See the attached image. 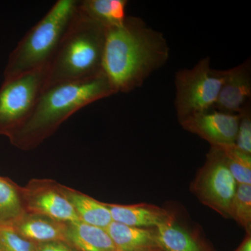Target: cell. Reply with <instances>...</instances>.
I'll use <instances>...</instances> for the list:
<instances>
[{"instance_id": "cell-1", "label": "cell", "mask_w": 251, "mask_h": 251, "mask_svg": "<svg viewBox=\"0 0 251 251\" xmlns=\"http://www.w3.org/2000/svg\"><path fill=\"white\" fill-rule=\"evenodd\" d=\"M169 57L166 38L142 18L128 16L106 29L102 72L116 94L139 88Z\"/></svg>"}, {"instance_id": "cell-2", "label": "cell", "mask_w": 251, "mask_h": 251, "mask_svg": "<svg viewBox=\"0 0 251 251\" xmlns=\"http://www.w3.org/2000/svg\"><path fill=\"white\" fill-rule=\"evenodd\" d=\"M115 94L103 72L85 80L51 86L41 92L27 120L8 138L19 150H34L74 113Z\"/></svg>"}, {"instance_id": "cell-3", "label": "cell", "mask_w": 251, "mask_h": 251, "mask_svg": "<svg viewBox=\"0 0 251 251\" xmlns=\"http://www.w3.org/2000/svg\"><path fill=\"white\" fill-rule=\"evenodd\" d=\"M106 29L79 6L57 52L46 67L44 90L61 82L85 80L101 74Z\"/></svg>"}, {"instance_id": "cell-4", "label": "cell", "mask_w": 251, "mask_h": 251, "mask_svg": "<svg viewBox=\"0 0 251 251\" xmlns=\"http://www.w3.org/2000/svg\"><path fill=\"white\" fill-rule=\"evenodd\" d=\"M77 0H58L10 54L4 80L44 69L53 58L79 9Z\"/></svg>"}, {"instance_id": "cell-5", "label": "cell", "mask_w": 251, "mask_h": 251, "mask_svg": "<svg viewBox=\"0 0 251 251\" xmlns=\"http://www.w3.org/2000/svg\"><path fill=\"white\" fill-rule=\"evenodd\" d=\"M224 78L225 70L213 69L208 57L191 69L176 72L175 107L179 122L214 108Z\"/></svg>"}, {"instance_id": "cell-6", "label": "cell", "mask_w": 251, "mask_h": 251, "mask_svg": "<svg viewBox=\"0 0 251 251\" xmlns=\"http://www.w3.org/2000/svg\"><path fill=\"white\" fill-rule=\"evenodd\" d=\"M46 69L4 80L0 87V135L9 138L29 116L44 90Z\"/></svg>"}, {"instance_id": "cell-7", "label": "cell", "mask_w": 251, "mask_h": 251, "mask_svg": "<svg viewBox=\"0 0 251 251\" xmlns=\"http://www.w3.org/2000/svg\"><path fill=\"white\" fill-rule=\"evenodd\" d=\"M237 185L221 153L211 147L190 189L203 204L229 219V206Z\"/></svg>"}, {"instance_id": "cell-8", "label": "cell", "mask_w": 251, "mask_h": 251, "mask_svg": "<svg viewBox=\"0 0 251 251\" xmlns=\"http://www.w3.org/2000/svg\"><path fill=\"white\" fill-rule=\"evenodd\" d=\"M26 212L49 216L64 223L80 221L62 192L60 184L52 179H33L23 187Z\"/></svg>"}, {"instance_id": "cell-9", "label": "cell", "mask_w": 251, "mask_h": 251, "mask_svg": "<svg viewBox=\"0 0 251 251\" xmlns=\"http://www.w3.org/2000/svg\"><path fill=\"white\" fill-rule=\"evenodd\" d=\"M240 115L213 108L179 121L185 130L201 137L211 146L235 144Z\"/></svg>"}, {"instance_id": "cell-10", "label": "cell", "mask_w": 251, "mask_h": 251, "mask_svg": "<svg viewBox=\"0 0 251 251\" xmlns=\"http://www.w3.org/2000/svg\"><path fill=\"white\" fill-rule=\"evenodd\" d=\"M251 59L225 70L224 83L214 109L231 114H240L251 105Z\"/></svg>"}, {"instance_id": "cell-11", "label": "cell", "mask_w": 251, "mask_h": 251, "mask_svg": "<svg viewBox=\"0 0 251 251\" xmlns=\"http://www.w3.org/2000/svg\"><path fill=\"white\" fill-rule=\"evenodd\" d=\"M115 222L144 228H156L175 216L166 209L148 203L122 205L105 203Z\"/></svg>"}, {"instance_id": "cell-12", "label": "cell", "mask_w": 251, "mask_h": 251, "mask_svg": "<svg viewBox=\"0 0 251 251\" xmlns=\"http://www.w3.org/2000/svg\"><path fill=\"white\" fill-rule=\"evenodd\" d=\"M11 227L23 237L33 242H66L67 223L49 216L26 212Z\"/></svg>"}, {"instance_id": "cell-13", "label": "cell", "mask_w": 251, "mask_h": 251, "mask_svg": "<svg viewBox=\"0 0 251 251\" xmlns=\"http://www.w3.org/2000/svg\"><path fill=\"white\" fill-rule=\"evenodd\" d=\"M66 242L77 251H117L106 229L80 221L67 223Z\"/></svg>"}, {"instance_id": "cell-14", "label": "cell", "mask_w": 251, "mask_h": 251, "mask_svg": "<svg viewBox=\"0 0 251 251\" xmlns=\"http://www.w3.org/2000/svg\"><path fill=\"white\" fill-rule=\"evenodd\" d=\"M157 243L162 251H211L197 234L172 220L156 227Z\"/></svg>"}, {"instance_id": "cell-15", "label": "cell", "mask_w": 251, "mask_h": 251, "mask_svg": "<svg viewBox=\"0 0 251 251\" xmlns=\"http://www.w3.org/2000/svg\"><path fill=\"white\" fill-rule=\"evenodd\" d=\"M105 229L117 251H140L158 248L156 228L133 227L112 221Z\"/></svg>"}, {"instance_id": "cell-16", "label": "cell", "mask_w": 251, "mask_h": 251, "mask_svg": "<svg viewBox=\"0 0 251 251\" xmlns=\"http://www.w3.org/2000/svg\"><path fill=\"white\" fill-rule=\"evenodd\" d=\"M60 188L82 222L105 229L113 221L105 202L64 185L60 184Z\"/></svg>"}, {"instance_id": "cell-17", "label": "cell", "mask_w": 251, "mask_h": 251, "mask_svg": "<svg viewBox=\"0 0 251 251\" xmlns=\"http://www.w3.org/2000/svg\"><path fill=\"white\" fill-rule=\"evenodd\" d=\"M127 0H82L80 9L107 28L120 25L126 18Z\"/></svg>"}, {"instance_id": "cell-18", "label": "cell", "mask_w": 251, "mask_h": 251, "mask_svg": "<svg viewBox=\"0 0 251 251\" xmlns=\"http://www.w3.org/2000/svg\"><path fill=\"white\" fill-rule=\"evenodd\" d=\"M26 213L23 187L0 176V226H11Z\"/></svg>"}, {"instance_id": "cell-19", "label": "cell", "mask_w": 251, "mask_h": 251, "mask_svg": "<svg viewBox=\"0 0 251 251\" xmlns=\"http://www.w3.org/2000/svg\"><path fill=\"white\" fill-rule=\"evenodd\" d=\"M221 153L238 184L251 185V155L241 151L235 144L211 146Z\"/></svg>"}, {"instance_id": "cell-20", "label": "cell", "mask_w": 251, "mask_h": 251, "mask_svg": "<svg viewBox=\"0 0 251 251\" xmlns=\"http://www.w3.org/2000/svg\"><path fill=\"white\" fill-rule=\"evenodd\" d=\"M229 219H234L247 234L251 233V185H237L229 206Z\"/></svg>"}, {"instance_id": "cell-21", "label": "cell", "mask_w": 251, "mask_h": 251, "mask_svg": "<svg viewBox=\"0 0 251 251\" xmlns=\"http://www.w3.org/2000/svg\"><path fill=\"white\" fill-rule=\"evenodd\" d=\"M36 243L28 240L11 226H0V251H36Z\"/></svg>"}, {"instance_id": "cell-22", "label": "cell", "mask_w": 251, "mask_h": 251, "mask_svg": "<svg viewBox=\"0 0 251 251\" xmlns=\"http://www.w3.org/2000/svg\"><path fill=\"white\" fill-rule=\"evenodd\" d=\"M235 145L241 151L251 155V105L240 114Z\"/></svg>"}, {"instance_id": "cell-23", "label": "cell", "mask_w": 251, "mask_h": 251, "mask_svg": "<svg viewBox=\"0 0 251 251\" xmlns=\"http://www.w3.org/2000/svg\"><path fill=\"white\" fill-rule=\"evenodd\" d=\"M36 251H77L67 242L62 241L36 243Z\"/></svg>"}, {"instance_id": "cell-24", "label": "cell", "mask_w": 251, "mask_h": 251, "mask_svg": "<svg viewBox=\"0 0 251 251\" xmlns=\"http://www.w3.org/2000/svg\"><path fill=\"white\" fill-rule=\"evenodd\" d=\"M235 251H251V233L247 234V237Z\"/></svg>"}, {"instance_id": "cell-25", "label": "cell", "mask_w": 251, "mask_h": 251, "mask_svg": "<svg viewBox=\"0 0 251 251\" xmlns=\"http://www.w3.org/2000/svg\"><path fill=\"white\" fill-rule=\"evenodd\" d=\"M140 251H162L159 248H153V249H146V250Z\"/></svg>"}, {"instance_id": "cell-26", "label": "cell", "mask_w": 251, "mask_h": 251, "mask_svg": "<svg viewBox=\"0 0 251 251\" xmlns=\"http://www.w3.org/2000/svg\"></svg>"}]
</instances>
